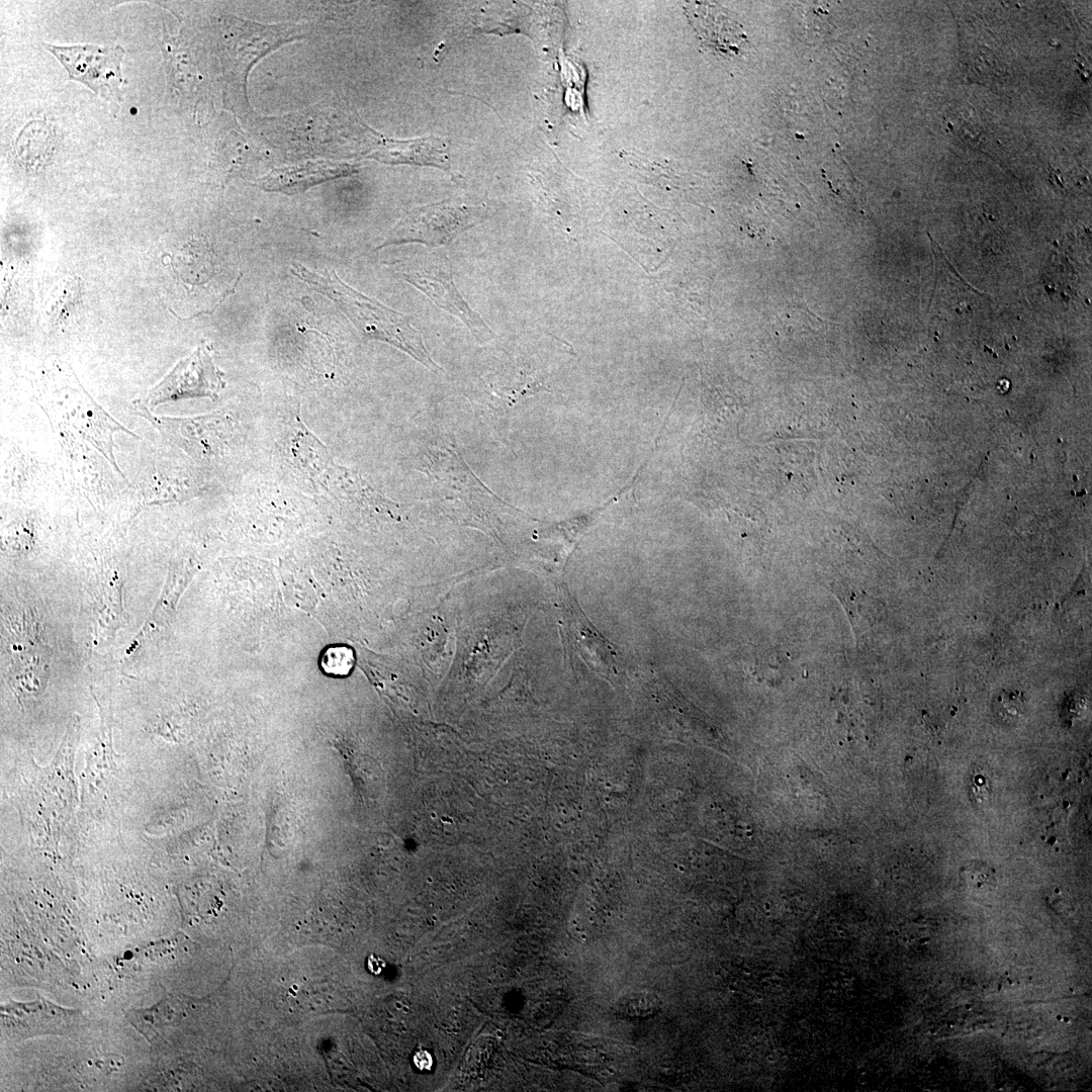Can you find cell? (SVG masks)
Masks as SVG:
<instances>
[{"instance_id": "13", "label": "cell", "mask_w": 1092, "mask_h": 1092, "mask_svg": "<svg viewBox=\"0 0 1092 1092\" xmlns=\"http://www.w3.org/2000/svg\"><path fill=\"white\" fill-rule=\"evenodd\" d=\"M413 1060L416 1067L421 1071H430L433 1066V1059L425 1050L418 1051Z\"/></svg>"}, {"instance_id": "5", "label": "cell", "mask_w": 1092, "mask_h": 1092, "mask_svg": "<svg viewBox=\"0 0 1092 1092\" xmlns=\"http://www.w3.org/2000/svg\"><path fill=\"white\" fill-rule=\"evenodd\" d=\"M221 372L215 367L206 345L180 361L149 394V404L187 397L215 398L223 387Z\"/></svg>"}, {"instance_id": "1", "label": "cell", "mask_w": 1092, "mask_h": 1092, "mask_svg": "<svg viewBox=\"0 0 1092 1092\" xmlns=\"http://www.w3.org/2000/svg\"><path fill=\"white\" fill-rule=\"evenodd\" d=\"M292 272L334 299L363 336L388 343L432 370L440 369L426 349L422 334L405 314L351 288L334 270L311 271L294 265Z\"/></svg>"}, {"instance_id": "14", "label": "cell", "mask_w": 1092, "mask_h": 1092, "mask_svg": "<svg viewBox=\"0 0 1092 1092\" xmlns=\"http://www.w3.org/2000/svg\"><path fill=\"white\" fill-rule=\"evenodd\" d=\"M385 967V963L382 959L370 956L368 958V969L371 973L378 975Z\"/></svg>"}, {"instance_id": "8", "label": "cell", "mask_w": 1092, "mask_h": 1092, "mask_svg": "<svg viewBox=\"0 0 1092 1092\" xmlns=\"http://www.w3.org/2000/svg\"><path fill=\"white\" fill-rule=\"evenodd\" d=\"M190 573L189 570L173 571L169 573L165 586L149 618L145 621L144 626L136 635L132 637L128 648L125 651L126 655L135 651L148 637L166 625L189 580Z\"/></svg>"}, {"instance_id": "2", "label": "cell", "mask_w": 1092, "mask_h": 1092, "mask_svg": "<svg viewBox=\"0 0 1092 1092\" xmlns=\"http://www.w3.org/2000/svg\"><path fill=\"white\" fill-rule=\"evenodd\" d=\"M488 214L485 205L451 201L419 206L402 216L379 248L415 242L432 247L448 245L467 229L485 220Z\"/></svg>"}, {"instance_id": "3", "label": "cell", "mask_w": 1092, "mask_h": 1092, "mask_svg": "<svg viewBox=\"0 0 1092 1092\" xmlns=\"http://www.w3.org/2000/svg\"><path fill=\"white\" fill-rule=\"evenodd\" d=\"M402 277L416 286L439 307L458 317L482 342L493 333L480 315L461 296L453 277L451 264L441 252H432L398 263Z\"/></svg>"}, {"instance_id": "6", "label": "cell", "mask_w": 1092, "mask_h": 1092, "mask_svg": "<svg viewBox=\"0 0 1092 1092\" xmlns=\"http://www.w3.org/2000/svg\"><path fill=\"white\" fill-rule=\"evenodd\" d=\"M354 172V167L347 164L326 161L312 162L301 166L274 170L262 178L259 185L266 190L291 194L303 191L314 184Z\"/></svg>"}, {"instance_id": "17", "label": "cell", "mask_w": 1092, "mask_h": 1092, "mask_svg": "<svg viewBox=\"0 0 1092 1092\" xmlns=\"http://www.w3.org/2000/svg\"><path fill=\"white\" fill-rule=\"evenodd\" d=\"M965 1009H966V1010H970V1009H971V1005H970V1004H966V1005H965Z\"/></svg>"}, {"instance_id": "4", "label": "cell", "mask_w": 1092, "mask_h": 1092, "mask_svg": "<svg viewBox=\"0 0 1092 1092\" xmlns=\"http://www.w3.org/2000/svg\"><path fill=\"white\" fill-rule=\"evenodd\" d=\"M66 68L69 78L85 84L106 99H116L124 82L120 64L124 55L121 47L92 44L58 47L44 43Z\"/></svg>"}, {"instance_id": "7", "label": "cell", "mask_w": 1092, "mask_h": 1092, "mask_svg": "<svg viewBox=\"0 0 1092 1092\" xmlns=\"http://www.w3.org/2000/svg\"><path fill=\"white\" fill-rule=\"evenodd\" d=\"M388 164H412L448 169L446 144L435 136L411 141H384L378 150L370 155Z\"/></svg>"}, {"instance_id": "18", "label": "cell", "mask_w": 1092, "mask_h": 1092, "mask_svg": "<svg viewBox=\"0 0 1092 1092\" xmlns=\"http://www.w3.org/2000/svg\"><path fill=\"white\" fill-rule=\"evenodd\" d=\"M926 941H928L926 938L920 939V943H925Z\"/></svg>"}, {"instance_id": "10", "label": "cell", "mask_w": 1092, "mask_h": 1092, "mask_svg": "<svg viewBox=\"0 0 1092 1092\" xmlns=\"http://www.w3.org/2000/svg\"><path fill=\"white\" fill-rule=\"evenodd\" d=\"M709 9L713 20H710L706 13H703L704 20L699 18L696 21L697 27L700 29L699 33L703 35L704 41L711 43V47H715L721 52L737 53L746 41L745 35L738 28L737 23H733L731 19L720 13L714 6H709Z\"/></svg>"}, {"instance_id": "9", "label": "cell", "mask_w": 1092, "mask_h": 1092, "mask_svg": "<svg viewBox=\"0 0 1092 1092\" xmlns=\"http://www.w3.org/2000/svg\"><path fill=\"white\" fill-rule=\"evenodd\" d=\"M96 608L93 642L100 646L109 642L116 631L127 622L118 584H109L100 589Z\"/></svg>"}, {"instance_id": "11", "label": "cell", "mask_w": 1092, "mask_h": 1092, "mask_svg": "<svg viewBox=\"0 0 1092 1092\" xmlns=\"http://www.w3.org/2000/svg\"><path fill=\"white\" fill-rule=\"evenodd\" d=\"M355 661L353 650L344 645L328 647L321 657L323 670L334 676L347 675Z\"/></svg>"}, {"instance_id": "12", "label": "cell", "mask_w": 1092, "mask_h": 1092, "mask_svg": "<svg viewBox=\"0 0 1092 1092\" xmlns=\"http://www.w3.org/2000/svg\"><path fill=\"white\" fill-rule=\"evenodd\" d=\"M657 1002L649 994H632L622 1000L618 1007L620 1012L629 1016H642L655 1012Z\"/></svg>"}, {"instance_id": "15", "label": "cell", "mask_w": 1092, "mask_h": 1092, "mask_svg": "<svg viewBox=\"0 0 1092 1092\" xmlns=\"http://www.w3.org/2000/svg\"><path fill=\"white\" fill-rule=\"evenodd\" d=\"M1061 1021H1063V1022H1065V1023H1069V1022H1070V1018H1069V1017H1067V1016H1064V1017H1062V1020H1061Z\"/></svg>"}, {"instance_id": "16", "label": "cell", "mask_w": 1092, "mask_h": 1092, "mask_svg": "<svg viewBox=\"0 0 1092 1092\" xmlns=\"http://www.w3.org/2000/svg\"><path fill=\"white\" fill-rule=\"evenodd\" d=\"M1062 1017H1063L1062 1015H1056V1019H1057L1058 1021H1061V1020H1062Z\"/></svg>"}]
</instances>
